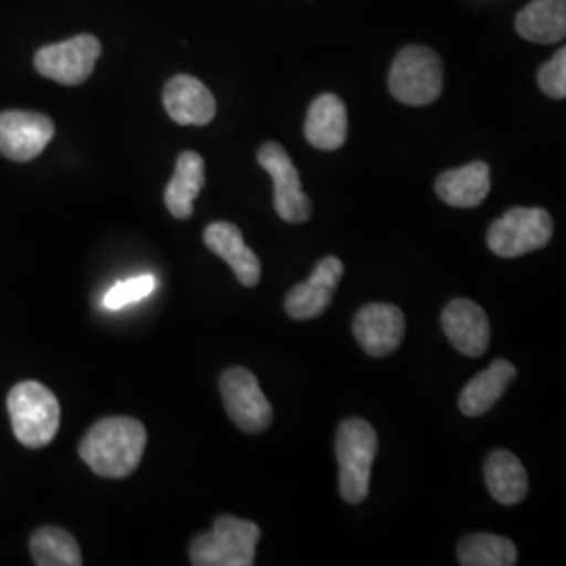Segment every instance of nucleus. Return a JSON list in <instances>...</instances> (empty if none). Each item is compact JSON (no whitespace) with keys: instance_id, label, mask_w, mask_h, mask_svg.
I'll return each mask as SVG.
<instances>
[{"instance_id":"f257e3e1","label":"nucleus","mask_w":566,"mask_h":566,"mask_svg":"<svg viewBox=\"0 0 566 566\" xmlns=\"http://www.w3.org/2000/svg\"><path fill=\"white\" fill-rule=\"evenodd\" d=\"M147 432L139 420L105 418L81 441V458L97 476L126 479L142 464Z\"/></svg>"},{"instance_id":"f03ea898","label":"nucleus","mask_w":566,"mask_h":566,"mask_svg":"<svg viewBox=\"0 0 566 566\" xmlns=\"http://www.w3.org/2000/svg\"><path fill=\"white\" fill-rule=\"evenodd\" d=\"M7 409L21 446L41 449L55 439L60 430V401L46 386L34 380L13 386L7 397Z\"/></svg>"},{"instance_id":"7ed1b4c3","label":"nucleus","mask_w":566,"mask_h":566,"mask_svg":"<svg viewBox=\"0 0 566 566\" xmlns=\"http://www.w3.org/2000/svg\"><path fill=\"white\" fill-rule=\"evenodd\" d=\"M378 451V434L364 418H348L336 432L338 489L344 502L361 504L369 493L371 465Z\"/></svg>"},{"instance_id":"20e7f679","label":"nucleus","mask_w":566,"mask_h":566,"mask_svg":"<svg viewBox=\"0 0 566 566\" xmlns=\"http://www.w3.org/2000/svg\"><path fill=\"white\" fill-rule=\"evenodd\" d=\"M261 528L235 516H219L212 531L193 537L189 558L193 566H252Z\"/></svg>"},{"instance_id":"39448f33","label":"nucleus","mask_w":566,"mask_h":566,"mask_svg":"<svg viewBox=\"0 0 566 566\" xmlns=\"http://www.w3.org/2000/svg\"><path fill=\"white\" fill-rule=\"evenodd\" d=\"M388 88L392 97L405 105L420 107L437 102L443 91L441 57L428 46H405L392 61Z\"/></svg>"},{"instance_id":"423d86ee","label":"nucleus","mask_w":566,"mask_h":566,"mask_svg":"<svg viewBox=\"0 0 566 566\" xmlns=\"http://www.w3.org/2000/svg\"><path fill=\"white\" fill-rule=\"evenodd\" d=\"M554 233V221L544 208H512L493 221L486 231V245L495 256L518 259L546 248Z\"/></svg>"},{"instance_id":"0eeeda50","label":"nucleus","mask_w":566,"mask_h":566,"mask_svg":"<svg viewBox=\"0 0 566 566\" xmlns=\"http://www.w3.org/2000/svg\"><path fill=\"white\" fill-rule=\"evenodd\" d=\"M102 55V42L93 34H78L70 41L46 44L34 57L39 74L65 86H78L91 78Z\"/></svg>"},{"instance_id":"6e6552de","label":"nucleus","mask_w":566,"mask_h":566,"mask_svg":"<svg viewBox=\"0 0 566 566\" xmlns=\"http://www.w3.org/2000/svg\"><path fill=\"white\" fill-rule=\"evenodd\" d=\"M221 397L233 424L256 434L273 422V407L266 401L256 376L245 367H229L221 376Z\"/></svg>"},{"instance_id":"1a4fd4ad","label":"nucleus","mask_w":566,"mask_h":566,"mask_svg":"<svg viewBox=\"0 0 566 566\" xmlns=\"http://www.w3.org/2000/svg\"><path fill=\"white\" fill-rule=\"evenodd\" d=\"M256 160L271 175L275 187V210L285 223H304L311 219V200L303 191L301 175L280 143H264Z\"/></svg>"},{"instance_id":"9d476101","label":"nucleus","mask_w":566,"mask_h":566,"mask_svg":"<svg viewBox=\"0 0 566 566\" xmlns=\"http://www.w3.org/2000/svg\"><path fill=\"white\" fill-rule=\"evenodd\" d=\"M55 135L51 118L36 112H2L0 114V154L13 163L39 158Z\"/></svg>"},{"instance_id":"9b49d317","label":"nucleus","mask_w":566,"mask_h":566,"mask_svg":"<svg viewBox=\"0 0 566 566\" xmlns=\"http://www.w3.org/2000/svg\"><path fill=\"white\" fill-rule=\"evenodd\" d=\"M344 264L336 256H325L315 264L311 277L306 282L294 285L285 296V313L296 319L306 322L315 319L332 303L336 287L343 280Z\"/></svg>"},{"instance_id":"f8f14e48","label":"nucleus","mask_w":566,"mask_h":566,"mask_svg":"<svg viewBox=\"0 0 566 566\" xmlns=\"http://www.w3.org/2000/svg\"><path fill=\"white\" fill-rule=\"evenodd\" d=\"M353 334L369 357H386L403 340V311L395 304H365L353 319Z\"/></svg>"},{"instance_id":"ddd939ff","label":"nucleus","mask_w":566,"mask_h":566,"mask_svg":"<svg viewBox=\"0 0 566 566\" xmlns=\"http://www.w3.org/2000/svg\"><path fill=\"white\" fill-rule=\"evenodd\" d=\"M441 325L447 340L464 357H481L489 348L491 327L486 313L472 301L458 298L447 304Z\"/></svg>"},{"instance_id":"4468645a","label":"nucleus","mask_w":566,"mask_h":566,"mask_svg":"<svg viewBox=\"0 0 566 566\" xmlns=\"http://www.w3.org/2000/svg\"><path fill=\"white\" fill-rule=\"evenodd\" d=\"M164 109L181 126H206L217 116V102L206 84L179 74L172 76L164 86Z\"/></svg>"},{"instance_id":"2eb2a0df","label":"nucleus","mask_w":566,"mask_h":566,"mask_svg":"<svg viewBox=\"0 0 566 566\" xmlns=\"http://www.w3.org/2000/svg\"><path fill=\"white\" fill-rule=\"evenodd\" d=\"M203 243L219 259L229 264L245 287H254L261 282V261L259 256L243 242L242 231L233 223L217 221L208 224L203 231Z\"/></svg>"},{"instance_id":"dca6fc26","label":"nucleus","mask_w":566,"mask_h":566,"mask_svg":"<svg viewBox=\"0 0 566 566\" xmlns=\"http://www.w3.org/2000/svg\"><path fill=\"white\" fill-rule=\"evenodd\" d=\"M346 133H348L346 105L338 95L324 93L311 103L306 122H304L306 142L322 151H334L343 147Z\"/></svg>"},{"instance_id":"f3484780","label":"nucleus","mask_w":566,"mask_h":566,"mask_svg":"<svg viewBox=\"0 0 566 566\" xmlns=\"http://www.w3.org/2000/svg\"><path fill=\"white\" fill-rule=\"evenodd\" d=\"M491 189V170L485 163H472L446 170L437 182V196L453 208H474L485 202Z\"/></svg>"},{"instance_id":"a211bd4d","label":"nucleus","mask_w":566,"mask_h":566,"mask_svg":"<svg viewBox=\"0 0 566 566\" xmlns=\"http://www.w3.org/2000/svg\"><path fill=\"white\" fill-rule=\"evenodd\" d=\"M516 378V367L506 361V359H495L493 364L474 376L468 385L464 386L460 395V409L468 418H479L486 413L493 405L497 403L510 382Z\"/></svg>"},{"instance_id":"6ab92c4d","label":"nucleus","mask_w":566,"mask_h":566,"mask_svg":"<svg viewBox=\"0 0 566 566\" xmlns=\"http://www.w3.org/2000/svg\"><path fill=\"white\" fill-rule=\"evenodd\" d=\"M206 182V166L196 151H182L177 160L175 175L166 187L164 202L175 219H189L193 214V202Z\"/></svg>"},{"instance_id":"aec40b11","label":"nucleus","mask_w":566,"mask_h":566,"mask_svg":"<svg viewBox=\"0 0 566 566\" xmlns=\"http://www.w3.org/2000/svg\"><path fill=\"white\" fill-rule=\"evenodd\" d=\"M485 483L493 500L504 506L521 504L528 491L525 465L504 449H497L486 458Z\"/></svg>"},{"instance_id":"412c9836","label":"nucleus","mask_w":566,"mask_h":566,"mask_svg":"<svg viewBox=\"0 0 566 566\" xmlns=\"http://www.w3.org/2000/svg\"><path fill=\"white\" fill-rule=\"evenodd\" d=\"M518 34L528 42L554 44L565 41V0H533L516 18Z\"/></svg>"},{"instance_id":"4be33fe9","label":"nucleus","mask_w":566,"mask_h":566,"mask_svg":"<svg viewBox=\"0 0 566 566\" xmlns=\"http://www.w3.org/2000/svg\"><path fill=\"white\" fill-rule=\"evenodd\" d=\"M516 558V546L491 533H472L458 544V563L462 566H512Z\"/></svg>"},{"instance_id":"5701e85b","label":"nucleus","mask_w":566,"mask_h":566,"mask_svg":"<svg viewBox=\"0 0 566 566\" xmlns=\"http://www.w3.org/2000/svg\"><path fill=\"white\" fill-rule=\"evenodd\" d=\"M32 560L39 566H81L82 554L74 535L60 526H42L30 539Z\"/></svg>"},{"instance_id":"b1692460","label":"nucleus","mask_w":566,"mask_h":566,"mask_svg":"<svg viewBox=\"0 0 566 566\" xmlns=\"http://www.w3.org/2000/svg\"><path fill=\"white\" fill-rule=\"evenodd\" d=\"M156 290V277L154 275H139L130 277L126 282L116 283L103 298L105 308H122L126 304L139 303L145 296H149Z\"/></svg>"},{"instance_id":"393cba45","label":"nucleus","mask_w":566,"mask_h":566,"mask_svg":"<svg viewBox=\"0 0 566 566\" xmlns=\"http://www.w3.org/2000/svg\"><path fill=\"white\" fill-rule=\"evenodd\" d=\"M539 88L552 99H565L566 97V49H558V53L552 60L539 67L537 74Z\"/></svg>"}]
</instances>
